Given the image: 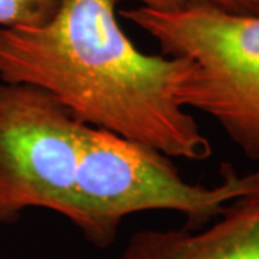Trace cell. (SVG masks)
I'll use <instances>...</instances> for the list:
<instances>
[{
	"instance_id": "6da1fadb",
	"label": "cell",
	"mask_w": 259,
	"mask_h": 259,
	"mask_svg": "<svg viewBox=\"0 0 259 259\" xmlns=\"http://www.w3.org/2000/svg\"><path fill=\"white\" fill-rule=\"evenodd\" d=\"M120 2L62 0L42 28L0 29V81L37 87L81 122L168 157L209 158L210 141L176 100L192 62L143 54L117 20Z\"/></svg>"
},
{
	"instance_id": "7a4b0ae2",
	"label": "cell",
	"mask_w": 259,
	"mask_h": 259,
	"mask_svg": "<svg viewBox=\"0 0 259 259\" xmlns=\"http://www.w3.org/2000/svg\"><path fill=\"white\" fill-rule=\"evenodd\" d=\"M221 185L187 183L168 156L108 130L83 122L68 221L95 248H110L121 223L134 213L168 210L183 214L196 231L214 221L225 206L259 193V168L239 175L223 163Z\"/></svg>"
},
{
	"instance_id": "3957f363",
	"label": "cell",
	"mask_w": 259,
	"mask_h": 259,
	"mask_svg": "<svg viewBox=\"0 0 259 259\" xmlns=\"http://www.w3.org/2000/svg\"><path fill=\"white\" fill-rule=\"evenodd\" d=\"M121 16L147 32L163 55L192 62L177 102L212 117L245 157L259 161V15L196 5L170 12L140 6Z\"/></svg>"
},
{
	"instance_id": "277c9868",
	"label": "cell",
	"mask_w": 259,
	"mask_h": 259,
	"mask_svg": "<svg viewBox=\"0 0 259 259\" xmlns=\"http://www.w3.org/2000/svg\"><path fill=\"white\" fill-rule=\"evenodd\" d=\"M82 124L47 91L0 81V223L29 207L69 218Z\"/></svg>"
},
{
	"instance_id": "5b68a950",
	"label": "cell",
	"mask_w": 259,
	"mask_h": 259,
	"mask_svg": "<svg viewBox=\"0 0 259 259\" xmlns=\"http://www.w3.org/2000/svg\"><path fill=\"white\" fill-rule=\"evenodd\" d=\"M120 259H259V193L232 200L196 231L134 232Z\"/></svg>"
},
{
	"instance_id": "8992f818",
	"label": "cell",
	"mask_w": 259,
	"mask_h": 259,
	"mask_svg": "<svg viewBox=\"0 0 259 259\" xmlns=\"http://www.w3.org/2000/svg\"><path fill=\"white\" fill-rule=\"evenodd\" d=\"M61 5L62 0H0V29L42 28Z\"/></svg>"
},
{
	"instance_id": "52a82bcc",
	"label": "cell",
	"mask_w": 259,
	"mask_h": 259,
	"mask_svg": "<svg viewBox=\"0 0 259 259\" xmlns=\"http://www.w3.org/2000/svg\"><path fill=\"white\" fill-rule=\"evenodd\" d=\"M134 2L141 3L143 8L161 10V12L179 10L196 5H206L231 13L256 15V0H134Z\"/></svg>"
},
{
	"instance_id": "ba28073f",
	"label": "cell",
	"mask_w": 259,
	"mask_h": 259,
	"mask_svg": "<svg viewBox=\"0 0 259 259\" xmlns=\"http://www.w3.org/2000/svg\"><path fill=\"white\" fill-rule=\"evenodd\" d=\"M256 15H259V0H256Z\"/></svg>"
}]
</instances>
